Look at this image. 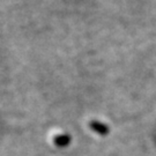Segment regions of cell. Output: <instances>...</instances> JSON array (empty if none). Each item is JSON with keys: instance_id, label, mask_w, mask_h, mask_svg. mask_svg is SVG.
I'll return each mask as SVG.
<instances>
[{"instance_id": "6da1fadb", "label": "cell", "mask_w": 156, "mask_h": 156, "mask_svg": "<svg viewBox=\"0 0 156 156\" xmlns=\"http://www.w3.org/2000/svg\"><path fill=\"white\" fill-rule=\"evenodd\" d=\"M48 141L52 147L55 148H64L66 147L69 141H71V138L69 135L64 132V131H59V129H53L51 131L49 135H48Z\"/></svg>"}]
</instances>
